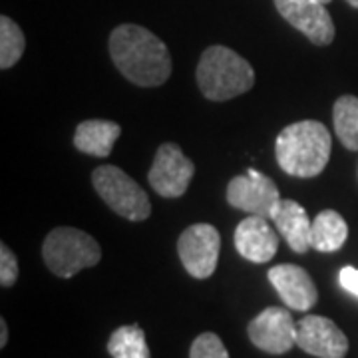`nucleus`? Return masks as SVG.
Listing matches in <instances>:
<instances>
[{
    "label": "nucleus",
    "mask_w": 358,
    "mask_h": 358,
    "mask_svg": "<svg viewBox=\"0 0 358 358\" xmlns=\"http://www.w3.org/2000/svg\"><path fill=\"white\" fill-rule=\"evenodd\" d=\"M346 2H348L350 6H355V8H358V0H346Z\"/></svg>",
    "instance_id": "obj_24"
},
{
    "label": "nucleus",
    "mask_w": 358,
    "mask_h": 358,
    "mask_svg": "<svg viewBox=\"0 0 358 358\" xmlns=\"http://www.w3.org/2000/svg\"><path fill=\"white\" fill-rule=\"evenodd\" d=\"M235 249L251 263H267L279 249V237L267 217L249 215L235 229Z\"/></svg>",
    "instance_id": "obj_13"
},
{
    "label": "nucleus",
    "mask_w": 358,
    "mask_h": 358,
    "mask_svg": "<svg viewBox=\"0 0 358 358\" xmlns=\"http://www.w3.org/2000/svg\"><path fill=\"white\" fill-rule=\"evenodd\" d=\"M348 225L341 213L334 209H324L313 221L310 229V247L320 253H334L346 243Z\"/></svg>",
    "instance_id": "obj_16"
},
{
    "label": "nucleus",
    "mask_w": 358,
    "mask_h": 358,
    "mask_svg": "<svg viewBox=\"0 0 358 358\" xmlns=\"http://www.w3.org/2000/svg\"><path fill=\"white\" fill-rule=\"evenodd\" d=\"M108 352L112 358H152L145 333L138 324L115 329L108 341Z\"/></svg>",
    "instance_id": "obj_18"
},
{
    "label": "nucleus",
    "mask_w": 358,
    "mask_h": 358,
    "mask_svg": "<svg viewBox=\"0 0 358 358\" xmlns=\"http://www.w3.org/2000/svg\"><path fill=\"white\" fill-rule=\"evenodd\" d=\"M338 282H341V287H343L345 291H348L350 294L358 296V268L355 267L341 268V273H338Z\"/></svg>",
    "instance_id": "obj_22"
},
{
    "label": "nucleus",
    "mask_w": 358,
    "mask_h": 358,
    "mask_svg": "<svg viewBox=\"0 0 358 358\" xmlns=\"http://www.w3.org/2000/svg\"><path fill=\"white\" fill-rule=\"evenodd\" d=\"M221 249V235L209 223H195L179 235L178 253L185 271L195 279L215 273Z\"/></svg>",
    "instance_id": "obj_6"
},
{
    "label": "nucleus",
    "mask_w": 358,
    "mask_h": 358,
    "mask_svg": "<svg viewBox=\"0 0 358 358\" xmlns=\"http://www.w3.org/2000/svg\"><path fill=\"white\" fill-rule=\"evenodd\" d=\"M92 185L103 199V203L129 221H143L152 213V203L148 193L140 187L136 179H131L115 166H100L92 173Z\"/></svg>",
    "instance_id": "obj_5"
},
{
    "label": "nucleus",
    "mask_w": 358,
    "mask_h": 358,
    "mask_svg": "<svg viewBox=\"0 0 358 358\" xmlns=\"http://www.w3.org/2000/svg\"><path fill=\"white\" fill-rule=\"evenodd\" d=\"M8 343V324L6 320L0 319V348H4Z\"/></svg>",
    "instance_id": "obj_23"
},
{
    "label": "nucleus",
    "mask_w": 358,
    "mask_h": 358,
    "mask_svg": "<svg viewBox=\"0 0 358 358\" xmlns=\"http://www.w3.org/2000/svg\"><path fill=\"white\" fill-rule=\"evenodd\" d=\"M268 281L279 293L282 303L293 310H310L319 301L317 285L307 271L299 265H277L268 268Z\"/></svg>",
    "instance_id": "obj_12"
},
{
    "label": "nucleus",
    "mask_w": 358,
    "mask_h": 358,
    "mask_svg": "<svg viewBox=\"0 0 358 358\" xmlns=\"http://www.w3.org/2000/svg\"><path fill=\"white\" fill-rule=\"evenodd\" d=\"M110 56L131 84L155 88L171 76V56L162 40L148 28L122 24L110 34Z\"/></svg>",
    "instance_id": "obj_1"
},
{
    "label": "nucleus",
    "mask_w": 358,
    "mask_h": 358,
    "mask_svg": "<svg viewBox=\"0 0 358 358\" xmlns=\"http://www.w3.org/2000/svg\"><path fill=\"white\" fill-rule=\"evenodd\" d=\"M26 38L20 26L13 18L2 16L0 18V68L8 70L13 68L24 54Z\"/></svg>",
    "instance_id": "obj_19"
},
{
    "label": "nucleus",
    "mask_w": 358,
    "mask_h": 358,
    "mask_svg": "<svg viewBox=\"0 0 358 358\" xmlns=\"http://www.w3.org/2000/svg\"><path fill=\"white\" fill-rule=\"evenodd\" d=\"M197 84L207 100L225 102L253 88L251 64L227 46H209L197 64Z\"/></svg>",
    "instance_id": "obj_3"
},
{
    "label": "nucleus",
    "mask_w": 358,
    "mask_h": 358,
    "mask_svg": "<svg viewBox=\"0 0 358 358\" xmlns=\"http://www.w3.org/2000/svg\"><path fill=\"white\" fill-rule=\"evenodd\" d=\"M189 358H229V352L217 334L203 333L193 341Z\"/></svg>",
    "instance_id": "obj_20"
},
{
    "label": "nucleus",
    "mask_w": 358,
    "mask_h": 358,
    "mask_svg": "<svg viewBox=\"0 0 358 358\" xmlns=\"http://www.w3.org/2000/svg\"><path fill=\"white\" fill-rule=\"evenodd\" d=\"M251 343L268 355H285L296 345V322L287 308L268 307L249 322Z\"/></svg>",
    "instance_id": "obj_9"
},
{
    "label": "nucleus",
    "mask_w": 358,
    "mask_h": 358,
    "mask_svg": "<svg viewBox=\"0 0 358 358\" xmlns=\"http://www.w3.org/2000/svg\"><path fill=\"white\" fill-rule=\"evenodd\" d=\"M227 201L231 207L249 215L271 219L275 205L281 201V193L273 179L257 169H247L245 176H237L229 181Z\"/></svg>",
    "instance_id": "obj_7"
},
{
    "label": "nucleus",
    "mask_w": 358,
    "mask_h": 358,
    "mask_svg": "<svg viewBox=\"0 0 358 358\" xmlns=\"http://www.w3.org/2000/svg\"><path fill=\"white\" fill-rule=\"evenodd\" d=\"M320 2H322V4H329V2H331V0H320Z\"/></svg>",
    "instance_id": "obj_25"
},
{
    "label": "nucleus",
    "mask_w": 358,
    "mask_h": 358,
    "mask_svg": "<svg viewBox=\"0 0 358 358\" xmlns=\"http://www.w3.org/2000/svg\"><path fill=\"white\" fill-rule=\"evenodd\" d=\"M195 173V164L176 143H162L148 173L150 185L162 197H181Z\"/></svg>",
    "instance_id": "obj_8"
},
{
    "label": "nucleus",
    "mask_w": 358,
    "mask_h": 358,
    "mask_svg": "<svg viewBox=\"0 0 358 358\" xmlns=\"http://www.w3.org/2000/svg\"><path fill=\"white\" fill-rule=\"evenodd\" d=\"M122 128L115 122L108 120H86L76 128L74 145L82 154L94 157H108L112 154L115 140L120 138Z\"/></svg>",
    "instance_id": "obj_15"
},
{
    "label": "nucleus",
    "mask_w": 358,
    "mask_h": 358,
    "mask_svg": "<svg viewBox=\"0 0 358 358\" xmlns=\"http://www.w3.org/2000/svg\"><path fill=\"white\" fill-rule=\"evenodd\" d=\"M275 8L313 44L329 46L334 40L333 18L320 0H275Z\"/></svg>",
    "instance_id": "obj_10"
},
{
    "label": "nucleus",
    "mask_w": 358,
    "mask_h": 358,
    "mask_svg": "<svg viewBox=\"0 0 358 358\" xmlns=\"http://www.w3.org/2000/svg\"><path fill=\"white\" fill-rule=\"evenodd\" d=\"M336 138L350 152H358V98L341 96L333 108Z\"/></svg>",
    "instance_id": "obj_17"
},
{
    "label": "nucleus",
    "mask_w": 358,
    "mask_h": 358,
    "mask_svg": "<svg viewBox=\"0 0 358 358\" xmlns=\"http://www.w3.org/2000/svg\"><path fill=\"white\" fill-rule=\"evenodd\" d=\"M296 346L317 358H345L348 338L331 319L308 315L296 322Z\"/></svg>",
    "instance_id": "obj_11"
},
{
    "label": "nucleus",
    "mask_w": 358,
    "mask_h": 358,
    "mask_svg": "<svg viewBox=\"0 0 358 358\" xmlns=\"http://www.w3.org/2000/svg\"><path fill=\"white\" fill-rule=\"evenodd\" d=\"M331 131L317 120H303L279 131L275 141L277 164L293 178H317L331 159Z\"/></svg>",
    "instance_id": "obj_2"
},
{
    "label": "nucleus",
    "mask_w": 358,
    "mask_h": 358,
    "mask_svg": "<svg viewBox=\"0 0 358 358\" xmlns=\"http://www.w3.org/2000/svg\"><path fill=\"white\" fill-rule=\"evenodd\" d=\"M42 257L46 267L56 277L70 279L82 268L98 265L102 259V249L98 241L84 231L76 227H56L44 239Z\"/></svg>",
    "instance_id": "obj_4"
},
{
    "label": "nucleus",
    "mask_w": 358,
    "mask_h": 358,
    "mask_svg": "<svg viewBox=\"0 0 358 358\" xmlns=\"http://www.w3.org/2000/svg\"><path fill=\"white\" fill-rule=\"evenodd\" d=\"M271 221L294 253H307L310 249L313 223L303 205L294 199H281L271 213Z\"/></svg>",
    "instance_id": "obj_14"
},
{
    "label": "nucleus",
    "mask_w": 358,
    "mask_h": 358,
    "mask_svg": "<svg viewBox=\"0 0 358 358\" xmlns=\"http://www.w3.org/2000/svg\"><path fill=\"white\" fill-rule=\"evenodd\" d=\"M18 279V261L16 255L8 249V245H0V285L4 289L13 287Z\"/></svg>",
    "instance_id": "obj_21"
}]
</instances>
